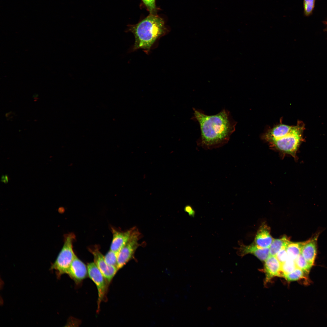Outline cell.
Masks as SVG:
<instances>
[{
  "mask_svg": "<svg viewBox=\"0 0 327 327\" xmlns=\"http://www.w3.org/2000/svg\"><path fill=\"white\" fill-rule=\"evenodd\" d=\"M193 110L192 119L198 122L200 130V136L197 141L198 146L212 149L228 142L236 124L229 111L224 109L216 114L209 115L201 110L195 108Z\"/></svg>",
  "mask_w": 327,
  "mask_h": 327,
  "instance_id": "cell-1",
  "label": "cell"
},
{
  "mask_svg": "<svg viewBox=\"0 0 327 327\" xmlns=\"http://www.w3.org/2000/svg\"><path fill=\"white\" fill-rule=\"evenodd\" d=\"M305 129V125L301 121H298L296 125L290 126L283 124L281 119L279 124L267 128L262 138L272 148L295 157L304 140Z\"/></svg>",
  "mask_w": 327,
  "mask_h": 327,
  "instance_id": "cell-2",
  "label": "cell"
},
{
  "mask_svg": "<svg viewBox=\"0 0 327 327\" xmlns=\"http://www.w3.org/2000/svg\"><path fill=\"white\" fill-rule=\"evenodd\" d=\"M134 37L132 51L141 49L148 53L153 45L167 31L164 20L157 14H150L137 23L129 25L126 31Z\"/></svg>",
  "mask_w": 327,
  "mask_h": 327,
  "instance_id": "cell-3",
  "label": "cell"
},
{
  "mask_svg": "<svg viewBox=\"0 0 327 327\" xmlns=\"http://www.w3.org/2000/svg\"><path fill=\"white\" fill-rule=\"evenodd\" d=\"M74 235L72 233L65 235L63 246L50 269L56 271L57 276L68 274L71 265L76 255L73 250V243L75 239Z\"/></svg>",
  "mask_w": 327,
  "mask_h": 327,
  "instance_id": "cell-4",
  "label": "cell"
},
{
  "mask_svg": "<svg viewBox=\"0 0 327 327\" xmlns=\"http://www.w3.org/2000/svg\"><path fill=\"white\" fill-rule=\"evenodd\" d=\"M88 276L94 282L98 291L97 311L101 302L106 299L109 285L105 279L94 262L88 263L87 266Z\"/></svg>",
  "mask_w": 327,
  "mask_h": 327,
  "instance_id": "cell-5",
  "label": "cell"
},
{
  "mask_svg": "<svg viewBox=\"0 0 327 327\" xmlns=\"http://www.w3.org/2000/svg\"><path fill=\"white\" fill-rule=\"evenodd\" d=\"M139 236L138 230L134 228L129 240L118 252L117 265L118 270L123 267L133 256L138 247Z\"/></svg>",
  "mask_w": 327,
  "mask_h": 327,
  "instance_id": "cell-6",
  "label": "cell"
},
{
  "mask_svg": "<svg viewBox=\"0 0 327 327\" xmlns=\"http://www.w3.org/2000/svg\"><path fill=\"white\" fill-rule=\"evenodd\" d=\"M91 252L93 255L94 263L109 284L118 270L117 268L108 265L105 261L104 256L97 249H93Z\"/></svg>",
  "mask_w": 327,
  "mask_h": 327,
  "instance_id": "cell-7",
  "label": "cell"
},
{
  "mask_svg": "<svg viewBox=\"0 0 327 327\" xmlns=\"http://www.w3.org/2000/svg\"><path fill=\"white\" fill-rule=\"evenodd\" d=\"M239 247L235 248L237 250V254L243 256L248 254H253L259 260L265 261L270 255L269 248H261L254 243L245 245L240 241L238 242Z\"/></svg>",
  "mask_w": 327,
  "mask_h": 327,
  "instance_id": "cell-8",
  "label": "cell"
},
{
  "mask_svg": "<svg viewBox=\"0 0 327 327\" xmlns=\"http://www.w3.org/2000/svg\"><path fill=\"white\" fill-rule=\"evenodd\" d=\"M68 274L76 283H80L88 276L87 267L76 256L71 265Z\"/></svg>",
  "mask_w": 327,
  "mask_h": 327,
  "instance_id": "cell-9",
  "label": "cell"
},
{
  "mask_svg": "<svg viewBox=\"0 0 327 327\" xmlns=\"http://www.w3.org/2000/svg\"><path fill=\"white\" fill-rule=\"evenodd\" d=\"M319 233H317L308 240L304 242L301 254L312 265L314 264L317 253V242Z\"/></svg>",
  "mask_w": 327,
  "mask_h": 327,
  "instance_id": "cell-10",
  "label": "cell"
},
{
  "mask_svg": "<svg viewBox=\"0 0 327 327\" xmlns=\"http://www.w3.org/2000/svg\"><path fill=\"white\" fill-rule=\"evenodd\" d=\"M133 229L124 232L112 229L113 239L110 250L118 253L129 240Z\"/></svg>",
  "mask_w": 327,
  "mask_h": 327,
  "instance_id": "cell-11",
  "label": "cell"
},
{
  "mask_svg": "<svg viewBox=\"0 0 327 327\" xmlns=\"http://www.w3.org/2000/svg\"><path fill=\"white\" fill-rule=\"evenodd\" d=\"M273 239L270 234V228L263 223L257 232L254 243L261 248H269Z\"/></svg>",
  "mask_w": 327,
  "mask_h": 327,
  "instance_id": "cell-12",
  "label": "cell"
},
{
  "mask_svg": "<svg viewBox=\"0 0 327 327\" xmlns=\"http://www.w3.org/2000/svg\"><path fill=\"white\" fill-rule=\"evenodd\" d=\"M265 261L264 269L266 282L275 276H281V263L275 256L270 255Z\"/></svg>",
  "mask_w": 327,
  "mask_h": 327,
  "instance_id": "cell-13",
  "label": "cell"
},
{
  "mask_svg": "<svg viewBox=\"0 0 327 327\" xmlns=\"http://www.w3.org/2000/svg\"><path fill=\"white\" fill-rule=\"evenodd\" d=\"M290 242L289 238L285 236L280 239H274L269 247L270 255L275 256L281 249L286 248Z\"/></svg>",
  "mask_w": 327,
  "mask_h": 327,
  "instance_id": "cell-14",
  "label": "cell"
},
{
  "mask_svg": "<svg viewBox=\"0 0 327 327\" xmlns=\"http://www.w3.org/2000/svg\"><path fill=\"white\" fill-rule=\"evenodd\" d=\"M303 242H290L289 243L286 248L288 258L295 260L297 257L301 254Z\"/></svg>",
  "mask_w": 327,
  "mask_h": 327,
  "instance_id": "cell-15",
  "label": "cell"
},
{
  "mask_svg": "<svg viewBox=\"0 0 327 327\" xmlns=\"http://www.w3.org/2000/svg\"><path fill=\"white\" fill-rule=\"evenodd\" d=\"M295 263L296 268L300 269L306 274L309 273L313 266L305 259L301 254L296 259Z\"/></svg>",
  "mask_w": 327,
  "mask_h": 327,
  "instance_id": "cell-16",
  "label": "cell"
},
{
  "mask_svg": "<svg viewBox=\"0 0 327 327\" xmlns=\"http://www.w3.org/2000/svg\"><path fill=\"white\" fill-rule=\"evenodd\" d=\"M296 267L295 260L288 259L285 262L281 263V276H284L294 270Z\"/></svg>",
  "mask_w": 327,
  "mask_h": 327,
  "instance_id": "cell-17",
  "label": "cell"
},
{
  "mask_svg": "<svg viewBox=\"0 0 327 327\" xmlns=\"http://www.w3.org/2000/svg\"><path fill=\"white\" fill-rule=\"evenodd\" d=\"M304 274L302 270L296 268L292 272L285 275L284 277L289 281H295L303 278Z\"/></svg>",
  "mask_w": 327,
  "mask_h": 327,
  "instance_id": "cell-18",
  "label": "cell"
},
{
  "mask_svg": "<svg viewBox=\"0 0 327 327\" xmlns=\"http://www.w3.org/2000/svg\"><path fill=\"white\" fill-rule=\"evenodd\" d=\"M118 253L111 250L107 252L104 256V258L106 263L108 265L117 267Z\"/></svg>",
  "mask_w": 327,
  "mask_h": 327,
  "instance_id": "cell-19",
  "label": "cell"
},
{
  "mask_svg": "<svg viewBox=\"0 0 327 327\" xmlns=\"http://www.w3.org/2000/svg\"><path fill=\"white\" fill-rule=\"evenodd\" d=\"M144 6L150 14H156L158 10L156 6V0H141Z\"/></svg>",
  "mask_w": 327,
  "mask_h": 327,
  "instance_id": "cell-20",
  "label": "cell"
},
{
  "mask_svg": "<svg viewBox=\"0 0 327 327\" xmlns=\"http://www.w3.org/2000/svg\"><path fill=\"white\" fill-rule=\"evenodd\" d=\"M315 0H304L303 4L305 14L309 16L312 13L315 6Z\"/></svg>",
  "mask_w": 327,
  "mask_h": 327,
  "instance_id": "cell-21",
  "label": "cell"
},
{
  "mask_svg": "<svg viewBox=\"0 0 327 327\" xmlns=\"http://www.w3.org/2000/svg\"><path fill=\"white\" fill-rule=\"evenodd\" d=\"M275 256L281 263L286 261L289 258L286 248H284L281 249L278 252Z\"/></svg>",
  "mask_w": 327,
  "mask_h": 327,
  "instance_id": "cell-22",
  "label": "cell"
},
{
  "mask_svg": "<svg viewBox=\"0 0 327 327\" xmlns=\"http://www.w3.org/2000/svg\"><path fill=\"white\" fill-rule=\"evenodd\" d=\"M184 210L185 211L188 213L190 216L193 217H194L195 212L192 206L190 205H187L185 207Z\"/></svg>",
  "mask_w": 327,
  "mask_h": 327,
  "instance_id": "cell-23",
  "label": "cell"
},
{
  "mask_svg": "<svg viewBox=\"0 0 327 327\" xmlns=\"http://www.w3.org/2000/svg\"><path fill=\"white\" fill-rule=\"evenodd\" d=\"M1 181L4 183L5 184L8 183L5 178V175H2L1 178Z\"/></svg>",
  "mask_w": 327,
  "mask_h": 327,
  "instance_id": "cell-24",
  "label": "cell"
},
{
  "mask_svg": "<svg viewBox=\"0 0 327 327\" xmlns=\"http://www.w3.org/2000/svg\"><path fill=\"white\" fill-rule=\"evenodd\" d=\"M5 180H6L7 182L8 183V175H6V174L5 175Z\"/></svg>",
  "mask_w": 327,
  "mask_h": 327,
  "instance_id": "cell-25",
  "label": "cell"
}]
</instances>
